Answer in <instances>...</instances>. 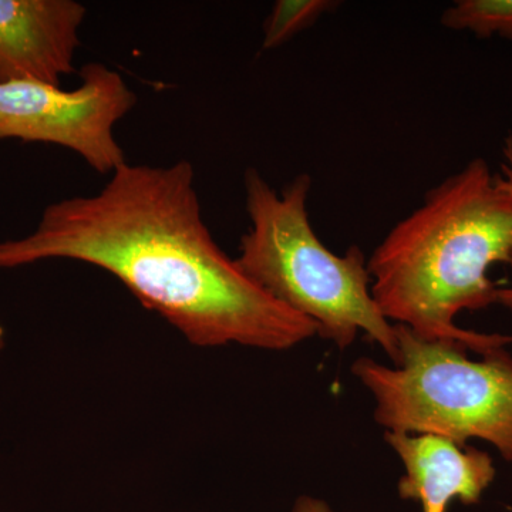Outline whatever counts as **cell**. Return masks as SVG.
Here are the masks:
<instances>
[{
    "label": "cell",
    "mask_w": 512,
    "mask_h": 512,
    "mask_svg": "<svg viewBox=\"0 0 512 512\" xmlns=\"http://www.w3.org/2000/svg\"><path fill=\"white\" fill-rule=\"evenodd\" d=\"M338 6L335 0H278L265 22L262 49L285 45Z\"/></svg>",
    "instance_id": "9"
},
{
    "label": "cell",
    "mask_w": 512,
    "mask_h": 512,
    "mask_svg": "<svg viewBox=\"0 0 512 512\" xmlns=\"http://www.w3.org/2000/svg\"><path fill=\"white\" fill-rule=\"evenodd\" d=\"M84 16L73 0H0V83L62 87L74 72Z\"/></svg>",
    "instance_id": "6"
},
{
    "label": "cell",
    "mask_w": 512,
    "mask_h": 512,
    "mask_svg": "<svg viewBox=\"0 0 512 512\" xmlns=\"http://www.w3.org/2000/svg\"><path fill=\"white\" fill-rule=\"evenodd\" d=\"M47 259L116 276L198 348L284 352L318 336L312 320L268 295L212 238L188 161L124 163L99 194L53 202L32 234L0 242V269Z\"/></svg>",
    "instance_id": "1"
},
{
    "label": "cell",
    "mask_w": 512,
    "mask_h": 512,
    "mask_svg": "<svg viewBox=\"0 0 512 512\" xmlns=\"http://www.w3.org/2000/svg\"><path fill=\"white\" fill-rule=\"evenodd\" d=\"M80 79L70 92L39 82L0 83V140L69 148L100 174L127 163L114 126L136 106V94L101 63L83 66Z\"/></svg>",
    "instance_id": "5"
},
{
    "label": "cell",
    "mask_w": 512,
    "mask_h": 512,
    "mask_svg": "<svg viewBox=\"0 0 512 512\" xmlns=\"http://www.w3.org/2000/svg\"><path fill=\"white\" fill-rule=\"evenodd\" d=\"M441 25L480 39L501 37L512 42V0H457L440 18Z\"/></svg>",
    "instance_id": "8"
},
{
    "label": "cell",
    "mask_w": 512,
    "mask_h": 512,
    "mask_svg": "<svg viewBox=\"0 0 512 512\" xmlns=\"http://www.w3.org/2000/svg\"><path fill=\"white\" fill-rule=\"evenodd\" d=\"M500 175L504 187L512 194V133L504 138L503 148H501ZM497 305L503 306L512 315V286L498 288Z\"/></svg>",
    "instance_id": "10"
},
{
    "label": "cell",
    "mask_w": 512,
    "mask_h": 512,
    "mask_svg": "<svg viewBox=\"0 0 512 512\" xmlns=\"http://www.w3.org/2000/svg\"><path fill=\"white\" fill-rule=\"evenodd\" d=\"M384 440L403 463L400 498L423 512H447L454 500L477 504L497 474L490 454L444 437L386 431Z\"/></svg>",
    "instance_id": "7"
},
{
    "label": "cell",
    "mask_w": 512,
    "mask_h": 512,
    "mask_svg": "<svg viewBox=\"0 0 512 512\" xmlns=\"http://www.w3.org/2000/svg\"><path fill=\"white\" fill-rule=\"evenodd\" d=\"M244 188L251 227L235 258L241 271L286 308L312 320L319 338L346 350L363 333L396 363V328L373 298L362 249L352 245L335 254L312 227L311 175H296L278 192L249 167Z\"/></svg>",
    "instance_id": "3"
},
{
    "label": "cell",
    "mask_w": 512,
    "mask_h": 512,
    "mask_svg": "<svg viewBox=\"0 0 512 512\" xmlns=\"http://www.w3.org/2000/svg\"><path fill=\"white\" fill-rule=\"evenodd\" d=\"M500 264L512 269V194L480 157L430 188L367 258L384 318L480 356L507 348L511 336L461 329L456 318L497 302L488 271Z\"/></svg>",
    "instance_id": "2"
},
{
    "label": "cell",
    "mask_w": 512,
    "mask_h": 512,
    "mask_svg": "<svg viewBox=\"0 0 512 512\" xmlns=\"http://www.w3.org/2000/svg\"><path fill=\"white\" fill-rule=\"evenodd\" d=\"M292 512H333L332 508L323 500L311 497V495H302L293 505Z\"/></svg>",
    "instance_id": "11"
},
{
    "label": "cell",
    "mask_w": 512,
    "mask_h": 512,
    "mask_svg": "<svg viewBox=\"0 0 512 512\" xmlns=\"http://www.w3.org/2000/svg\"><path fill=\"white\" fill-rule=\"evenodd\" d=\"M399 360L392 366L359 357L353 376L375 400L373 417L386 431L433 434L467 446L487 441L512 463V356L481 360L460 343L420 338L394 325Z\"/></svg>",
    "instance_id": "4"
},
{
    "label": "cell",
    "mask_w": 512,
    "mask_h": 512,
    "mask_svg": "<svg viewBox=\"0 0 512 512\" xmlns=\"http://www.w3.org/2000/svg\"><path fill=\"white\" fill-rule=\"evenodd\" d=\"M3 346H5V332H3V328L0 326V353H2Z\"/></svg>",
    "instance_id": "12"
}]
</instances>
